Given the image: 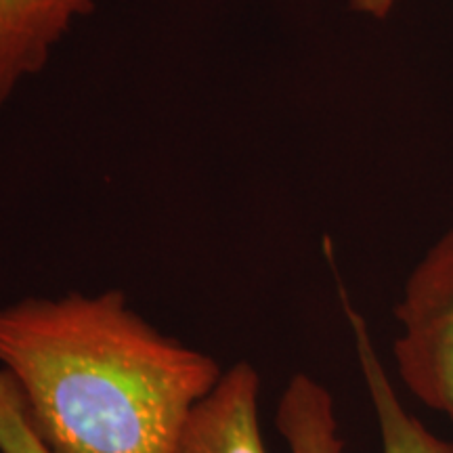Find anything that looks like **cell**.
<instances>
[{
    "label": "cell",
    "mask_w": 453,
    "mask_h": 453,
    "mask_svg": "<svg viewBox=\"0 0 453 453\" xmlns=\"http://www.w3.org/2000/svg\"><path fill=\"white\" fill-rule=\"evenodd\" d=\"M0 367L50 453H179L225 373L151 327L120 290L0 307Z\"/></svg>",
    "instance_id": "obj_1"
},
{
    "label": "cell",
    "mask_w": 453,
    "mask_h": 453,
    "mask_svg": "<svg viewBox=\"0 0 453 453\" xmlns=\"http://www.w3.org/2000/svg\"><path fill=\"white\" fill-rule=\"evenodd\" d=\"M396 317L395 361L405 387L453 420V231L411 273Z\"/></svg>",
    "instance_id": "obj_2"
},
{
    "label": "cell",
    "mask_w": 453,
    "mask_h": 453,
    "mask_svg": "<svg viewBox=\"0 0 453 453\" xmlns=\"http://www.w3.org/2000/svg\"><path fill=\"white\" fill-rule=\"evenodd\" d=\"M99 0H0V110L17 84L49 64L50 50L73 19Z\"/></svg>",
    "instance_id": "obj_3"
},
{
    "label": "cell",
    "mask_w": 453,
    "mask_h": 453,
    "mask_svg": "<svg viewBox=\"0 0 453 453\" xmlns=\"http://www.w3.org/2000/svg\"><path fill=\"white\" fill-rule=\"evenodd\" d=\"M260 378L242 361L191 416L179 453H267L258 422Z\"/></svg>",
    "instance_id": "obj_4"
},
{
    "label": "cell",
    "mask_w": 453,
    "mask_h": 453,
    "mask_svg": "<svg viewBox=\"0 0 453 453\" xmlns=\"http://www.w3.org/2000/svg\"><path fill=\"white\" fill-rule=\"evenodd\" d=\"M344 309H347L350 330L355 336L361 376H364L367 395L376 413L382 453H453V443L430 433L418 418H413L401 405L393 382L373 347L365 319L349 304H344Z\"/></svg>",
    "instance_id": "obj_5"
},
{
    "label": "cell",
    "mask_w": 453,
    "mask_h": 453,
    "mask_svg": "<svg viewBox=\"0 0 453 453\" xmlns=\"http://www.w3.org/2000/svg\"><path fill=\"white\" fill-rule=\"evenodd\" d=\"M275 426L290 453H344L330 390L296 373L277 403Z\"/></svg>",
    "instance_id": "obj_6"
},
{
    "label": "cell",
    "mask_w": 453,
    "mask_h": 453,
    "mask_svg": "<svg viewBox=\"0 0 453 453\" xmlns=\"http://www.w3.org/2000/svg\"><path fill=\"white\" fill-rule=\"evenodd\" d=\"M0 453H50L34 433L24 399L0 367Z\"/></svg>",
    "instance_id": "obj_7"
},
{
    "label": "cell",
    "mask_w": 453,
    "mask_h": 453,
    "mask_svg": "<svg viewBox=\"0 0 453 453\" xmlns=\"http://www.w3.org/2000/svg\"><path fill=\"white\" fill-rule=\"evenodd\" d=\"M396 0H353V9L373 17H387L388 11L395 7Z\"/></svg>",
    "instance_id": "obj_8"
}]
</instances>
